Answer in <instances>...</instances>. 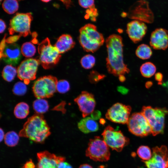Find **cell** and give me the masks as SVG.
Instances as JSON below:
<instances>
[{
	"label": "cell",
	"instance_id": "obj_1",
	"mask_svg": "<svg viewBox=\"0 0 168 168\" xmlns=\"http://www.w3.org/2000/svg\"><path fill=\"white\" fill-rule=\"evenodd\" d=\"M107 56L106 65L107 71L115 76L128 73L129 70L124 61L122 38L118 35H110L105 40Z\"/></svg>",
	"mask_w": 168,
	"mask_h": 168
},
{
	"label": "cell",
	"instance_id": "obj_2",
	"mask_svg": "<svg viewBox=\"0 0 168 168\" xmlns=\"http://www.w3.org/2000/svg\"><path fill=\"white\" fill-rule=\"evenodd\" d=\"M50 134V128L43 116L36 114L28 118L19 135L36 142L42 143Z\"/></svg>",
	"mask_w": 168,
	"mask_h": 168
},
{
	"label": "cell",
	"instance_id": "obj_3",
	"mask_svg": "<svg viewBox=\"0 0 168 168\" xmlns=\"http://www.w3.org/2000/svg\"><path fill=\"white\" fill-rule=\"evenodd\" d=\"M78 40L84 50L94 53L98 50L104 43L103 35L98 32L95 25L88 23L79 30Z\"/></svg>",
	"mask_w": 168,
	"mask_h": 168
},
{
	"label": "cell",
	"instance_id": "obj_4",
	"mask_svg": "<svg viewBox=\"0 0 168 168\" xmlns=\"http://www.w3.org/2000/svg\"><path fill=\"white\" fill-rule=\"evenodd\" d=\"M38 52L40 55L39 60L40 64L46 69L51 68L55 65L61 57L56 47L51 45L48 38L39 44Z\"/></svg>",
	"mask_w": 168,
	"mask_h": 168
},
{
	"label": "cell",
	"instance_id": "obj_5",
	"mask_svg": "<svg viewBox=\"0 0 168 168\" xmlns=\"http://www.w3.org/2000/svg\"><path fill=\"white\" fill-rule=\"evenodd\" d=\"M85 154L92 160L100 162L108 161L110 156L109 147L99 136L90 139Z\"/></svg>",
	"mask_w": 168,
	"mask_h": 168
},
{
	"label": "cell",
	"instance_id": "obj_6",
	"mask_svg": "<svg viewBox=\"0 0 168 168\" xmlns=\"http://www.w3.org/2000/svg\"><path fill=\"white\" fill-rule=\"evenodd\" d=\"M144 115L151 128L153 136L164 132L165 117L167 111L164 109L153 108L150 106L143 107L141 112Z\"/></svg>",
	"mask_w": 168,
	"mask_h": 168
},
{
	"label": "cell",
	"instance_id": "obj_7",
	"mask_svg": "<svg viewBox=\"0 0 168 168\" xmlns=\"http://www.w3.org/2000/svg\"><path fill=\"white\" fill-rule=\"evenodd\" d=\"M33 19L30 12L17 13L10 20L8 28L10 34H18L19 37H25L31 34L30 24Z\"/></svg>",
	"mask_w": 168,
	"mask_h": 168
},
{
	"label": "cell",
	"instance_id": "obj_8",
	"mask_svg": "<svg viewBox=\"0 0 168 168\" xmlns=\"http://www.w3.org/2000/svg\"><path fill=\"white\" fill-rule=\"evenodd\" d=\"M58 81L57 78L50 75L39 78L35 82L32 87L35 96L37 98L51 97L56 91Z\"/></svg>",
	"mask_w": 168,
	"mask_h": 168
},
{
	"label": "cell",
	"instance_id": "obj_9",
	"mask_svg": "<svg viewBox=\"0 0 168 168\" xmlns=\"http://www.w3.org/2000/svg\"><path fill=\"white\" fill-rule=\"evenodd\" d=\"M105 142L113 150L119 152L129 143V139L120 130H116L109 125L102 133Z\"/></svg>",
	"mask_w": 168,
	"mask_h": 168
},
{
	"label": "cell",
	"instance_id": "obj_10",
	"mask_svg": "<svg viewBox=\"0 0 168 168\" xmlns=\"http://www.w3.org/2000/svg\"><path fill=\"white\" fill-rule=\"evenodd\" d=\"M127 124L129 131L136 136L143 137L151 133V127L142 112L133 114Z\"/></svg>",
	"mask_w": 168,
	"mask_h": 168
},
{
	"label": "cell",
	"instance_id": "obj_11",
	"mask_svg": "<svg viewBox=\"0 0 168 168\" xmlns=\"http://www.w3.org/2000/svg\"><path fill=\"white\" fill-rule=\"evenodd\" d=\"M127 15L130 18L143 22L151 23L154 21L153 13L148 2L144 1L136 2L130 8Z\"/></svg>",
	"mask_w": 168,
	"mask_h": 168
},
{
	"label": "cell",
	"instance_id": "obj_12",
	"mask_svg": "<svg viewBox=\"0 0 168 168\" xmlns=\"http://www.w3.org/2000/svg\"><path fill=\"white\" fill-rule=\"evenodd\" d=\"M5 35L1 43L0 58L9 65H15L21 58V51L19 46L14 43L6 44Z\"/></svg>",
	"mask_w": 168,
	"mask_h": 168
},
{
	"label": "cell",
	"instance_id": "obj_13",
	"mask_svg": "<svg viewBox=\"0 0 168 168\" xmlns=\"http://www.w3.org/2000/svg\"><path fill=\"white\" fill-rule=\"evenodd\" d=\"M40 64L39 59H26L21 62L17 69L18 78L26 85L36 77L38 66Z\"/></svg>",
	"mask_w": 168,
	"mask_h": 168
},
{
	"label": "cell",
	"instance_id": "obj_14",
	"mask_svg": "<svg viewBox=\"0 0 168 168\" xmlns=\"http://www.w3.org/2000/svg\"><path fill=\"white\" fill-rule=\"evenodd\" d=\"M131 110V108L130 106L117 103L108 110L105 117L114 123L122 124H127Z\"/></svg>",
	"mask_w": 168,
	"mask_h": 168
},
{
	"label": "cell",
	"instance_id": "obj_15",
	"mask_svg": "<svg viewBox=\"0 0 168 168\" xmlns=\"http://www.w3.org/2000/svg\"><path fill=\"white\" fill-rule=\"evenodd\" d=\"M147 168H168V149L164 145L152 148V156L144 161Z\"/></svg>",
	"mask_w": 168,
	"mask_h": 168
},
{
	"label": "cell",
	"instance_id": "obj_16",
	"mask_svg": "<svg viewBox=\"0 0 168 168\" xmlns=\"http://www.w3.org/2000/svg\"><path fill=\"white\" fill-rule=\"evenodd\" d=\"M74 101L78 105L83 118L94 111L96 102L93 94L86 91H82L74 99Z\"/></svg>",
	"mask_w": 168,
	"mask_h": 168
},
{
	"label": "cell",
	"instance_id": "obj_17",
	"mask_svg": "<svg viewBox=\"0 0 168 168\" xmlns=\"http://www.w3.org/2000/svg\"><path fill=\"white\" fill-rule=\"evenodd\" d=\"M147 30V27L144 22L135 20L128 23L126 32L130 40L134 43L141 41Z\"/></svg>",
	"mask_w": 168,
	"mask_h": 168
},
{
	"label": "cell",
	"instance_id": "obj_18",
	"mask_svg": "<svg viewBox=\"0 0 168 168\" xmlns=\"http://www.w3.org/2000/svg\"><path fill=\"white\" fill-rule=\"evenodd\" d=\"M37 156V168H57L58 163L65 160L64 157L56 156L46 151L38 153Z\"/></svg>",
	"mask_w": 168,
	"mask_h": 168
},
{
	"label": "cell",
	"instance_id": "obj_19",
	"mask_svg": "<svg viewBox=\"0 0 168 168\" xmlns=\"http://www.w3.org/2000/svg\"><path fill=\"white\" fill-rule=\"evenodd\" d=\"M150 44L155 49H166L168 47V31L162 28L156 29L151 34Z\"/></svg>",
	"mask_w": 168,
	"mask_h": 168
},
{
	"label": "cell",
	"instance_id": "obj_20",
	"mask_svg": "<svg viewBox=\"0 0 168 168\" xmlns=\"http://www.w3.org/2000/svg\"><path fill=\"white\" fill-rule=\"evenodd\" d=\"M75 43L69 35L63 34L58 39L54 46L60 54L65 53L73 48Z\"/></svg>",
	"mask_w": 168,
	"mask_h": 168
},
{
	"label": "cell",
	"instance_id": "obj_21",
	"mask_svg": "<svg viewBox=\"0 0 168 168\" xmlns=\"http://www.w3.org/2000/svg\"><path fill=\"white\" fill-rule=\"evenodd\" d=\"M77 126L79 130L84 133L97 131L99 129L98 123L91 117H86L78 123Z\"/></svg>",
	"mask_w": 168,
	"mask_h": 168
},
{
	"label": "cell",
	"instance_id": "obj_22",
	"mask_svg": "<svg viewBox=\"0 0 168 168\" xmlns=\"http://www.w3.org/2000/svg\"><path fill=\"white\" fill-rule=\"evenodd\" d=\"M29 113V107L26 103L21 102L17 104L14 110V114L17 118L23 119L26 118Z\"/></svg>",
	"mask_w": 168,
	"mask_h": 168
},
{
	"label": "cell",
	"instance_id": "obj_23",
	"mask_svg": "<svg viewBox=\"0 0 168 168\" xmlns=\"http://www.w3.org/2000/svg\"><path fill=\"white\" fill-rule=\"evenodd\" d=\"M135 54L136 56L142 59L149 58L152 54V51L150 47L145 44H141L137 48Z\"/></svg>",
	"mask_w": 168,
	"mask_h": 168
},
{
	"label": "cell",
	"instance_id": "obj_24",
	"mask_svg": "<svg viewBox=\"0 0 168 168\" xmlns=\"http://www.w3.org/2000/svg\"><path fill=\"white\" fill-rule=\"evenodd\" d=\"M33 108L37 114H42L46 112L49 108L48 101L43 98H37L33 104Z\"/></svg>",
	"mask_w": 168,
	"mask_h": 168
},
{
	"label": "cell",
	"instance_id": "obj_25",
	"mask_svg": "<svg viewBox=\"0 0 168 168\" xmlns=\"http://www.w3.org/2000/svg\"><path fill=\"white\" fill-rule=\"evenodd\" d=\"M140 70L143 76L149 78L153 76L155 73L156 71V67L152 63L147 62L141 66Z\"/></svg>",
	"mask_w": 168,
	"mask_h": 168
},
{
	"label": "cell",
	"instance_id": "obj_26",
	"mask_svg": "<svg viewBox=\"0 0 168 168\" xmlns=\"http://www.w3.org/2000/svg\"><path fill=\"white\" fill-rule=\"evenodd\" d=\"M16 73L17 71L16 68L12 65H8L4 68L2 76L5 80L11 82L14 79Z\"/></svg>",
	"mask_w": 168,
	"mask_h": 168
},
{
	"label": "cell",
	"instance_id": "obj_27",
	"mask_svg": "<svg viewBox=\"0 0 168 168\" xmlns=\"http://www.w3.org/2000/svg\"><path fill=\"white\" fill-rule=\"evenodd\" d=\"M4 10L9 14H12L17 11L19 8L17 0H4L2 4Z\"/></svg>",
	"mask_w": 168,
	"mask_h": 168
},
{
	"label": "cell",
	"instance_id": "obj_28",
	"mask_svg": "<svg viewBox=\"0 0 168 168\" xmlns=\"http://www.w3.org/2000/svg\"><path fill=\"white\" fill-rule=\"evenodd\" d=\"M19 135L14 131L7 133L4 138L5 144L8 146L14 147L17 145L19 140Z\"/></svg>",
	"mask_w": 168,
	"mask_h": 168
},
{
	"label": "cell",
	"instance_id": "obj_29",
	"mask_svg": "<svg viewBox=\"0 0 168 168\" xmlns=\"http://www.w3.org/2000/svg\"><path fill=\"white\" fill-rule=\"evenodd\" d=\"M36 51L35 46L30 42L24 43L21 48V53L24 56L27 58L33 56L35 54Z\"/></svg>",
	"mask_w": 168,
	"mask_h": 168
},
{
	"label": "cell",
	"instance_id": "obj_30",
	"mask_svg": "<svg viewBox=\"0 0 168 168\" xmlns=\"http://www.w3.org/2000/svg\"><path fill=\"white\" fill-rule=\"evenodd\" d=\"M137 154L139 157L144 161L149 160L152 157V152L147 146H141L137 149Z\"/></svg>",
	"mask_w": 168,
	"mask_h": 168
},
{
	"label": "cell",
	"instance_id": "obj_31",
	"mask_svg": "<svg viewBox=\"0 0 168 168\" xmlns=\"http://www.w3.org/2000/svg\"><path fill=\"white\" fill-rule=\"evenodd\" d=\"M95 63V58L94 56L90 54L84 56L80 60L81 66L86 69H90L93 68Z\"/></svg>",
	"mask_w": 168,
	"mask_h": 168
},
{
	"label": "cell",
	"instance_id": "obj_32",
	"mask_svg": "<svg viewBox=\"0 0 168 168\" xmlns=\"http://www.w3.org/2000/svg\"><path fill=\"white\" fill-rule=\"evenodd\" d=\"M27 87L26 84L24 82H19L16 83L14 86L12 91L14 94L21 96L24 95L26 92Z\"/></svg>",
	"mask_w": 168,
	"mask_h": 168
},
{
	"label": "cell",
	"instance_id": "obj_33",
	"mask_svg": "<svg viewBox=\"0 0 168 168\" xmlns=\"http://www.w3.org/2000/svg\"><path fill=\"white\" fill-rule=\"evenodd\" d=\"M70 85L69 82L65 80L58 81L56 85V90L59 93H65L69 91Z\"/></svg>",
	"mask_w": 168,
	"mask_h": 168
},
{
	"label": "cell",
	"instance_id": "obj_34",
	"mask_svg": "<svg viewBox=\"0 0 168 168\" xmlns=\"http://www.w3.org/2000/svg\"><path fill=\"white\" fill-rule=\"evenodd\" d=\"M105 77L104 75L100 74L95 71H92L89 76V79L91 83H95L102 80Z\"/></svg>",
	"mask_w": 168,
	"mask_h": 168
},
{
	"label": "cell",
	"instance_id": "obj_35",
	"mask_svg": "<svg viewBox=\"0 0 168 168\" xmlns=\"http://www.w3.org/2000/svg\"><path fill=\"white\" fill-rule=\"evenodd\" d=\"M78 2L81 6L85 8H90L95 6L94 0H78Z\"/></svg>",
	"mask_w": 168,
	"mask_h": 168
},
{
	"label": "cell",
	"instance_id": "obj_36",
	"mask_svg": "<svg viewBox=\"0 0 168 168\" xmlns=\"http://www.w3.org/2000/svg\"><path fill=\"white\" fill-rule=\"evenodd\" d=\"M57 168H72V167L69 163L63 161L58 163Z\"/></svg>",
	"mask_w": 168,
	"mask_h": 168
},
{
	"label": "cell",
	"instance_id": "obj_37",
	"mask_svg": "<svg viewBox=\"0 0 168 168\" xmlns=\"http://www.w3.org/2000/svg\"><path fill=\"white\" fill-rule=\"evenodd\" d=\"M21 168H35V166L30 159L26 162Z\"/></svg>",
	"mask_w": 168,
	"mask_h": 168
},
{
	"label": "cell",
	"instance_id": "obj_38",
	"mask_svg": "<svg viewBox=\"0 0 168 168\" xmlns=\"http://www.w3.org/2000/svg\"><path fill=\"white\" fill-rule=\"evenodd\" d=\"M101 113L99 111L93 112L91 114V117L94 119H98L101 116Z\"/></svg>",
	"mask_w": 168,
	"mask_h": 168
},
{
	"label": "cell",
	"instance_id": "obj_39",
	"mask_svg": "<svg viewBox=\"0 0 168 168\" xmlns=\"http://www.w3.org/2000/svg\"><path fill=\"white\" fill-rule=\"evenodd\" d=\"M61 1L67 9L70 8L72 5L71 0H59Z\"/></svg>",
	"mask_w": 168,
	"mask_h": 168
},
{
	"label": "cell",
	"instance_id": "obj_40",
	"mask_svg": "<svg viewBox=\"0 0 168 168\" xmlns=\"http://www.w3.org/2000/svg\"><path fill=\"white\" fill-rule=\"evenodd\" d=\"M155 79L159 82V83H162L161 82L163 78V75L160 72H158L155 75Z\"/></svg>",
	"mask_w": 168,
	"mask_h": 168
},
{
	"label": "cell",
	"instance_id": "obj_41",
	"mask_svg": "<svg viewBox=\"0 0 168 168\" xmlns=\"http://www.w3.org/2000/svg\"><path fill=\"white\" fill-rule=\"evenodd\" d=\"M0 33H2L5 30L6 26L5 22L2 20L1 19H0Z\"/></svg>",
	"mask_w": 168,
	"mask_h": 168
},
{
	"label": "cell",
	"instance_id": "obj_42",
	"mask_svg": "<svg viewBox=\"0 0 168 168\" xmlns=\"http://www.w3.org/2000/svg\"><path fill=\"white\" fill-rule=\"evenodd\" d=\"M117 90L119 92L122 93H125L127 92V90L124 87L122 86H118L117 88Z\"/></svg>",
	"mask_w": 168,
	"mask_h": 168
},
{
	"label": "cell",
	"instance_id": "obj_43",
	"mask_svg": "<svg viewBox=\"0 0 168 168\" xmlns=\"http://www.w3.org/2000/svg\"><path fill=\"white\" fill-rule=\"evenodd\" d=\"M0 142H2L3 139H4L5 135H4V133L3 130L1 128H0Z\"/></svg>",
	"mask_w": 168,
	"mask_h": 168
},
{
	"label": "cell",
	"instance_id": "obj_44",
	"mask_svg": "<svg viewBox=\"0 0 168 168\" xmlns=\"http://www.w3.org/2000/svg\"><path fill=\"white\" fill-rule=\"evenodd\" d=\"M78 168H93L90 165L87 164H84L81 165Z\"/></svg>",
	"mask_w": 168,
	"mask_h": 168
},
{
	"label": "cell",
	"instance_id": "obj_45",
	"mask_svg": "<svg viewBox=\"0 0 168 168\" xmlns=\"http://www.w3.org/2000/svg\"><path fill=\"white\" fill-rule=\"evenodd\" d=\"M119 80L121 82H124L125 80V77L124 75H121L119 77Z\"/></svg>",
	"mask_w": 168,
	"mask_h": 168
},
{
	"label": "cell",
	"instance_id": "obj_46",
	"mask_svg": "<svg viewBox=\"0 0 168 168\" xmlns=\"http://www.w3.org/2000/svg\"><path fill=\"white\" fill-rule=\"evenodd\" d=\"M163 86L167 88L168 89V80L165 82L164 83L162 84Z\"/></svg>",
	"mask_w": 168,
	"mask_h": 168
},
{
	"label": "cell",
	"instance_id": "obj_47",
	"mask_svg": "<svg viewBox=\"0 0 168 168\" xmlns=\"http://www.w3.org/2000/svg\"><path fill=\"white\" fill-rule=\"evenodd\" d=\"M41 0L43 2H49L51 0Z\"/></svg>",
	"mask_w": 168,
	"mask_h": 168
},
{
	"label": "cell",
	"instance_id": "obj_48",
	"mask_svg": "<svg viewBox=\"0 0 168 168\" xmlns=\"http://www.w3.org/2000/svg\"><path fill=\"white\" fill-rule=\"evenodd\" d=\"M17 1H21V0H17Z\"/></svg>",
	"mask_w": 168,
	"mask_h": 168
},
{
	"label": "cell",
	"instance_id": "obj_49",
	"mask_svg": "<svg viewBox=\"0 0 168 168\" xmlns=\"http://www.w3.org/2000/svg\"><path fill=\"white\" fill-rule=\"evenodd\" d=\"M2 0H0V2H1Z\"/></svg>",
	"mask_w": 168,
	"mask_h": 168
}]
</instances>
